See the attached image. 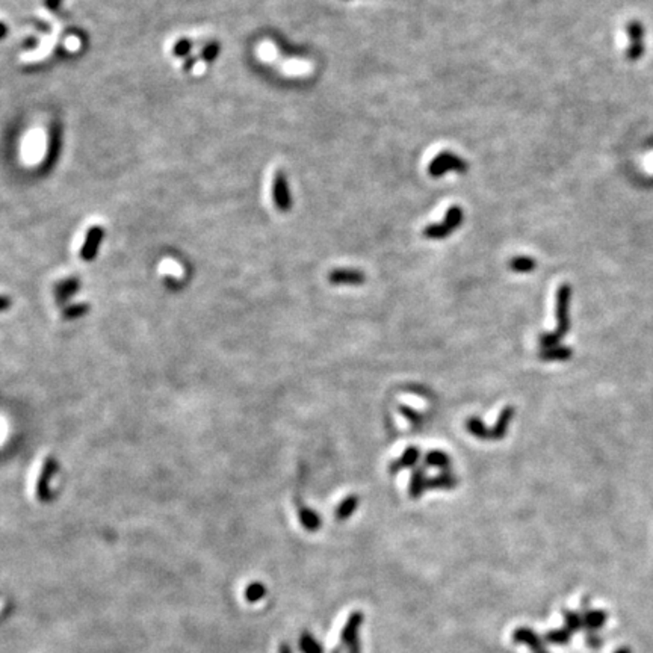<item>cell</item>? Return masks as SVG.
I'll list each match as a JSON object with an SVG mask.
<instances>
[{
  "label": "cell",
  "instance_id": "obj_1",
  "mask_svg": "<svg viewBox=\"0 0 653 653\" xmlns=\"http://www.w3.org/2000/svg\"><path fill=\"white\" fill-rule=\"evenodd\" d=\"M570 301H571V286L569 283H562L557 291V330L553 333H544L539 336L540 350L558 346L561 339L564 337L570 330Z\"/></svg>",
  "mask_w": 653,
  "mask_h": 653
},
{
  "label": "cell",
  "instance_id": "obj_2",
  "mask_svg": "<svg viewBox=\"0 0 653 653\" xmlns=\"http://www.w3.org/2000/svg\"><path fill=\"white\" fill-rule=\"evenodd\" d=\"M464 221V210L461 206L454 204L446 210L442 222H436V224H429L424 229V236L427 239L440 240L451 236L455 230H457Z\"/></svg>",
  "mask_w": 653,
  "mask_h": 653
},
{
  "label": "cell",
  "instance_id": "obj_3",
  "mask_svg": "<svg viewBox=\"0 0 653 653\" xmlns=\"http://www.w3.org/2000/svg\"><path fill=\"white\" fill-rule=\"evenodd\" d=\"M469 164L461 156L452 153V151H442L437 155L428 165V173L434 178H439L448 173L466 174Z\"/></svg>",
  "mask_w": 653,
  "mask_h": 653
},
{
  "label": "cell",
  "instance_id": "obj_4",
  "mask_svg": "<svg viewBox=\"0 0 653 653\" xmlns=\"http://www.w3.org/2000/svg\"><path fill=\"white\" fill-rule=\"evenodd\" d=\"M58 472V461L55 457H47L44 460L41 473L37 481V487H35V493H37V499L43 504L52 502L53 500V491L50 489V482L53 477L56 475Z\"/></svg>",
  "mask_w": 653,
  "mask_h": 653
},
{
  "label": "cell",
  "instance_id": "obj_5",
  "mask_svg": "<svg viewBox=\"0 0 653 653\" xmlns=\"http://www.w3.org/2000/svg\"><path fill=\"white\" fill-rule=\"evenodd\" d=\"M626 35H628V49H626V58L629 61L635 62L640 58H643L644 50H646V46H644V37H646V29L641 22L638 20H631L626 24Z\"/></svg>",
  "mask_w": 653,
  "mask_h": 653
},
{
  "label": "cell",
  "instance_id": "obj_6",
  "mask_svg": "<svg viewBox=\"0 0 653 653\" xmlns=\"http://www.w3.org/2000/svg\"><path fill=\"white\" fill-rule=\"evenodd\" d=\"M272 200L275 209L279 212H289L292 208V197L289 192V185L286 174L282 169H277L272 180Z\"/></svg>",
  "mask_w": 653,
  "mask_h": 653
},
{
  "label": "cell",
  "instance_id": "obj_7",
  "mask_svg": "<svg viewBox=\"0 0 653 653\" xmlns=\"http://www.w3.org/2000/svg\"><path fill=\"white\" fill-rule=\"evenodd\" d=\"M103 238H105V230L102 226H91L88 229L85 243L82 248H80V253H79L80 259H82L84 262H93L97 257L98 249H100V245L103 243Z\"/></svg>",
  "mask_w": 653,
  "mask_h": 653
},
{
  "label": "cell",
  "instance_id": "obj_8",
  "mask_svg": "<svg viewBox=\"0 0 653 653\" xmlns=\"http://www.w3.org/2000/svg\"><path fill=\"white\" fill-rule=\"evenodd\" d=\"M513 641L516 644H525V646H528L532 650V653H549V650L546 649V646H544L539 635H537L532 629L526 628V626H523V628H517L513 632Z\"/></svg>",
  "mask_w": 653,
  "mask_h": 653
},
{
  "label": "cell",
  "instance_id": "obj_9",
  "mask_svg": "<svg viewBox=\"0 0 653 653\" xmlns=\"http://www.w3.org/2000/svg\"><path fill=\"white\" fill-rule=\"evenodd\" d=\"M364 620V615L360 611H354L348 617V620L341 632V641L342 646L350 647L351 644L359 641V629Z\"/></svg>",
  "mask_w": 653,
  "mask_h": 653
},
{
  "label": "cell",
  "instance_id": "obj_10",
  "mask_svg": "<svg viewBox=\"0 0 653 653\" xmlns=\"http://www.w3.org/2000/svg\"><path fill=\"white\" fill-rule=\"evenodd\" d=\"M328 282L335 286H359L366 282V277L359 270H333L328 274Z\"/></svg>",
  "mask_w": 653,
  "mask_h": 653
},
{
  "label": "cell",
  "instance_id": "obj_11",
  "mask_svg": "<svg viewBox=\"0 0 653 653\" xmlns=\"http://www.w3.org/2000/svg\"><path fill=\"white\" fill-rule=\"evenodd\" d=\"M514 413H516V410L512 406H508L502 411H500V415L496 420L495 427L491 428V440H502L504 439V437L508 433L509 424H512V420L514 417Z\"/></svg>",
  "mask_w": 653,
  "mask_h": 653
},
{
  "label": "cell",
  "instance_id": "obj_12",
  "mask_svg": "<svg viewBox=\"0 0 653 653\" xmlns=\"http://www.w3.org/2000/svg\"><path fill=\"white\" fill-rule=\"evenodd\" d=\"M417 460H419L417 446H408V448L404 451V454H402L398 460L390 463V466H389L390 473H392V475H395V473H398L402 469L415 468L417 464Z\"/></svg>",
  "mask_w": 653,
  "mask_h": 653
},
{
  "label": "cell",
  "instance_id": "obj_13",
  "mask_svg": "<svg viewBox=\"0 0 653 653\" xmlns=\"http://www.w3.org/2000/svg\"><path fill=\"white\" fill-rule=\"evenodd\" d=\"M297 513H298L300 523L302 525V528H304V530H306V531H309V532H316V531L319 530V528L322 526V518H321V516H319L316 512H313V509H310L309 507L298 504Z\"/></svg>",
  "mask_w": 653,
  "mask_h": 653
},
{
  "label": "cell",
  "instance_id": "obj_14",
  "mask_svg": "<svg viewBox=\"0 0 653 653\" xmlns=\"http://www.w3.org/2000/svg\"><path fill=\"white\" fill-rule=\"evenodd\" d=\"M80 288V282L76 277H70V279L61 282L56 284L55 288V298L58 304H64L67 302L73 295L77 293Z\"/></svg>",
  "mask_w": 653,
  "mask_h": 653
},
{
  "label": "cell",
  "instance_id": "obj_15",
  "mask_svg": "<svg viewBox=\"0 0 653 653\" xmlns=\"http://www.w3.org/2000/svg\"><path fill=\"white\" fill-rule=\"evenodd\" d=\"M459 486V479L451 470L442 472L440 475L434 478H428L427 489H437V490H452Z\"/></svg>",
  "mask_w": 653,
  "mask_h": 653
},
{
  "label": "cell",
  "instance_id": "obj_16",
  "mask_svg": "<svg viewBox=\"0 0 653 653\" xmlns=\"http://www.w3.org/2000/svg\"><path fill=\"white\" fill-rule=\"evenodd\" d=\"M574 355V350L569 346H553L548 348V350H541L539 354V359L541 362H566L571 359Z\"/></svg>",
  "mask_w": 653,
  "mask_h": 653
},
{
  "label": "cell",
  "instance_id": "obj_17",
  "mask_svg": "<svg viewBox=\"0 0 653 653\" xmlns=\"http://www.w3.org/2000/svg\"><path fill=\"white\" fill-rule=\"evenodd\" d=\"M357 508H359V498H357V495L346 496L335 509L336 521L345 522L346 518H350L357 512Z\"/></svg>",
  "mask_w": 653,
  "mask_h": 653
},
{
  "label": "cell",
  "instance_id": "obj_18",
  "mask_svg": "<svg viewBox=\"0 0 653 653\" xmlns=\"http://www.w3.org/2000/svg\"><path fill=\"white\" fill-rule=\"evenodd\" d=\"M427 482H428V478L425 477L424 469H415L413 472H411L410 487H408L410 498L419 499L420 496H422V493L427 490Z\"/></svg>",
  "mask_w": 653,
  "mask_h": 653
},
{
  "label": "cell",
  "instance_id": "obj_19",
  "mask_svg": "<svg viewBox=\"0 0 653 653\" xmlns=\"http://www.w3.org/2000/svg\"><path fill=\"white\" fill-rule=\"evenodd\" d=\"M583 617H584L585 629H588L590 632H594L597 629H601L608 620V614L602 610H593V611L587 610V611L583 613Z\"/></svg>",
  "mask_w": 653,
  "mask_h": 653
},
{
  "label": "cell",
  "instance_id": "obj_20",
  "mask_svg": "<svg viewBox=\"0 0 653 653\" xmlns=\"http://www.w3.org/2000/svg\"><path fill=\"white\" fill-rule=\"evenodd\" d=\"M466 429L479 440H491V429H489L479 417H469L466 420Z\"/></svg>",
  "mask_w": 653,
  "mask_h": 653
},
{
  "label": "cell",
  "instance_id": "obj_21",
  "mask_svg": "<svg viewBox=\"0 0 653 653\" xmlns=\"http://www.w3.org/2000/svg\"><path fill=\"white\" fill-rule=\"evenodd\" d=\"M508 266H509V270L517 274H528V272L535 271L537 261L528 256H516L512 259V261H509Z\"/></svg>",
  "mask_w": 653,
  "mask_h": 653
},
{
  "label": "cell",
  "instance_id": "obj_22",
  "mask_svg": "<svg viewBox=\"0 0 653 653\" xmlns=\"http://www.w3.org/2000/svg\"><path fill=\"white\" fill-rule=\"evenodd\" d=\"M425 464H427V466H429V468L440 469L442 472L451 470V459H450V455H446V454L442 452V451H431V452H428V454H427V457H425Z\"/></svg>",
  "mask_w": 653,
  "mask_h": 653
},
{
  "label": "cell",
  "instance_id": "obj_23",
  "mask_svg": "<svg viewBox=\"0 0 653 653\" xmlns=\"http://www.w3.org/2000/svg\"><path fill=\"white\" fill-rule=\"evenodd\" d=\"M300 650L301 653H324L322 644L313 637L310 632H302L300 637Z\"/></svg>",
  "mask_w": 653,
  "mask_h": 653
},
{
  "label": "cell",
  "instance_id": "obj_24",
  "mask_svg": "<svg viewBox=\"0 0 653 653\" xmlns=\"http://www.w3.org/2000/svg\"><path fill=\"white\" fill-rule=\"evenodd\" d=\"M544 640L549 644H553V646H566L571 640V632L567 628L553 629L544 635Z\"/></svg>",
  "mask_w": 653,
  "mask_h": 653
},
{
  "label": "cell",
  "instance_id": "obj_25",
  "mask_svg": "<svg viewBox=\"0 0 653 653\" xmlns=\"http://www.w3.org/2000/svg\"><path fill=\"white\" fill-rule=\"evenodd\" d=\"M562 614H564V628H567L571 633H575L583 628H585L583 614H578L575 611H567V610L562 611Z\"/></svg>",
  "mask_w": 653,
  "mask_h": 653
},
{
  "label": "cell",
  "instance_id": "obj_26",
  "mask_svg": "<svg viewBox=\"0 0 653 653\" xmlns=\"http://www.w3.org/2000/svg\"><path fill=\"white\" fill-rule=\"evenodd\" d=\"M266 596V587L262 583H252L245 588V601L256 604Z\"/></svg>",
  "mask_w": 653,
  "mask_h": 653
},
{
  "label": "cell",
  "instance_id": "obj_27",
  "mask_svg": "<svg viewBox=\"0 0 653 653\" xmlns=\"http://www.w3.org/2000/svg\"><path fill=\"white\" fill-rule=\"evenodd\" d=\"M89 304L88 302H80V304H75V306H70L64 310V313H62V318L67 319V321H73V319H77L80 316H84L86 315V313L89 312Z\"/></svg>",
  "mask_w": 653,
  "mask_h": 653
},
{
  "label": "cell",
  "instance_id": "obj_28",
  "mask_svg": "<svg viewBox=\"0 0 653 653\" xmlns=\"http://www.w3.org/2000/svg\"><path fill=\"white\" fill-rule=\"evenodd\" d=\"M220 52H221V44L217 43V41H212V43H209V44H206V46L203 47V50H201V53H200V58H201L204 62H208V64H210V62H213L215 59L218 58Z\"/></svg>",
  "mask_w": 653,
  "mask_h": 653
},
{
  "label": "cell",
  "instance_id": "obj_29",
  "mask_svg": "<svg viewBox=\"0 0 653 653\" xmlns=\"http://www.w3.org/2000/svg\"><path fill=\"white\" fill-rule=\"evenodd\" d=\"M194 47V44L191 40H187V38H182V40H178L176 44H174V47H173V55L176 58H187L190 56V53Z\"/></svg>",
  "mask_w": 653,
  "mask_h": 653
},
{
  "label": "cell",
  "instance_id": "obj_30",
  "mask_svg": "<svg viewBox=\"0 0 653 653\" xmlns=\"http://www.w3.org/2000/svg\"><path fill=\"white\" fill-rule=\"evenodd\" d=\"M399 410H401V413L404 415L413 425H417V424L420 422V420H422V416H420V415L417 413V411L413 410V408H410V407H407V406H402Z\"/></svg>",
  "mask_w": 653,
  "mask_h": 653
},
{
  "label": "cell",
  "instance_id": "obj_31",
  "mask_svg": "<svg viewBox=\"0 0 653 653\" xmlns=\"http://www.w3.org/2000/svg\"><path fill=\"white\" fill-rule=\"evenodd\" d=\"M585 641H587V646H588V647L597 649V647H601V646H602V638L599 637V635H596V633H590V635H587Z\"/></svg>",
  "mask_w": 653,
  "mask_h": 653
},
{
  "label": "cell",
  "instance_id": "obj_32",
  "mask_svg": "<svg viewBox=\"0 0 653 653\" xmlns=\"http://www.w3.org/2000/svg\"><path fill=\"white\" fill-rule=\"evenodd\" d=\"M200 56H187L186 61H183V70L186 71V73H190V71L195 67L197 64V61H199Z\"/></svg>",
  "mask_w": 653,
  "mask_h": 653
},
{
  "label": "cell",
  "instance_id": "obj_33",
  "mask_svg": "<svg viewBox=\"0 0 653 653\" xmlns=\"http://www.w3.org/2000/svg\"><path fill=\"white\" fill-rule=\"evenodd\" d=\"M61 5H62V0H44V6H46L50 13L58 11Z\"/></svg>",
  "mask_w": 653,
  "mask_h": 653
},
{
  "label": "cell",
  "instance_id": "obj_34",
  "mask_svg": "<svg viewBox=\"0 0 653 653\" xmlns=\"http://www.w3.org/2000/svg\"><path fill=\"white\" fill-rule=\"evenodd\" d=\"M348 653H362V643H360V640H359V641H355L354 644H351L350 647H348Z\"/></svg>",
  "mask_w": 653,
  "mask_h": 653
},
{
  "label": "cell",
  "instance_id": "obj_35",
  "mask_svg": "<svg viewBox=\"0 0 653 653\" xmlns=\"http://www.w3.org/2000/svg\"><path fill=\"white\" fill-rule=\"evenodd\" d=\"M279 653H293V649L289 643H282L279 647Z\"/></svg>",
  "mask_w": 653,
  "mask_h": 653
},
{
  "label": "cell",
  "instance_id": "obj_36",
  "mask_svg": "<svg viewBox=\"0 0 653 653\" xmlns=\"http://www.w3.org/2000/svg\"><path fill=\"white\" fill-rule=\"evenodd\" d=\"M2 301H3L2 302V312H6L8 307H10V300H8V297H3Z\"/></svg>",
  "mask_w": 653,
  "mask_h": 653
},
{
  "label": "cell",
  "instance_id": "obj_37",
  "mask_svg": "<svg viewBox=\"0 0 653 653\" xmlns=\"http://www.w3.org/2000/svg\"><path fill=\"white\" fill-rule=\"evenodd\" d=\"M614 653H632L629 647H620L619 650H615Z\"/></svg>",
  "mask_w": 653,
  "mask_h": 653
},
{
  "label": "cell",
  "instance_id": "obj_38",
  "mask_svg": "<svg viewBox=\"0 0 653 653\" xmlns=\"http://www.w3.org/2000/svg\"><path fill=\"white\" fill-rule=\"evenodd\" d=\"M332 653H344V649H342V646H339V647H336Z\"/></svg>",
  "mask_w": 653,
  "mask_h": 653
}]
</instances>
